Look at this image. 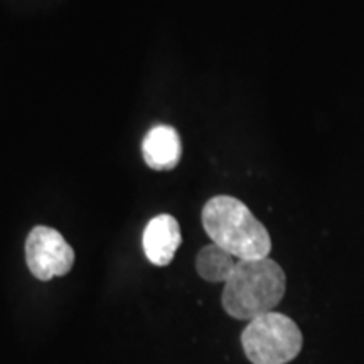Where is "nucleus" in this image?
<instances>
[{
	"instance_id": "f257e3e1",
	"label": "nucleus",
	"mask_w": 364,
	"mask_h": 364,
	"mask_svg": "<svg viewBox=\"0 0 364 364\" xmlns=\"http://www.w3.org/2000/svg\"><path fill=\"white\" fill-rule=\"evenodd\" d=\"M201 220L213 243L236 260H258L270 253L272 240L265 225L240 199L215 196L204 204Z\"/></svg>"
},
{
	"instance_id": "f03ea898",
	"label": "nucleus",
	"mask_w": 364,
	"mask_h": 364,
	"mask_svg": "<svg viewBox=\"0 0 364 364\" xmlns=\"http://www.w3.org/2000/svg\"><path fill=\"white\" fill-rule=\"evenodd\" d=\"M287 289L285 272L272 258L238 260L225 282L223 309L238 321H253L273 312Z\"/></svg>"
},
{
	"instance_id": "7ed1b4c3",
	"label": "nucleus",
	"mask_w": 364,
	"mask_h": 364,
	"mask_svg": "<svg viewBox=\"0 0 364 364\" xmlns=\"http://www.w3.org/2000/svg\"><path fill=\"white\" fill-rule=\"evenodd\" d=\"M302 332L290 317L268 312L250 321L241 332V346L253 364H287L302 349Z\"/></svg>"
},
{
	"instance_id": "20e7f679",
	"label": "nucleus",
	"mask_w": 364,
	"mask_h": 364,
	"mask_svg": "<svg viewBox=\"0 0 364 364\" xmlns=\"http://www.w3.org/2000/svg\"><path fill=\"white\" fill-rule=\"evenodd\" d=\"M26 262L36 279L49 282L70 273L75 263V250L58 230L36 226L26 240Z\"/></svg>"
},
{
	"instance_id": "39448f33",
	"label": "nucleus",
	"mask_w": 364,
	"mask_h": 364,
	"mask_svg": "<svg viewBox=\"0 0 364 364\" xmlns=\"http://www.w3.org/2000/svg\"><path fill=\"white\" fill-rule=\"evenodd\" d=\"M182 243L179 223L171 215L152 218L145 226L142 247L147 260L156 267H167Z\"/></svg>"
},
{
	"instance_id": "423d86ee",
	"label": "nucleus",
	"mask_w": 364,
	"mask_h": 364,
	"mask_svg": "<svg viewBox=\"0 0 364 364\" xmlns=\"http://www.w3.org/2000/svg\"><path fill=\"white\" fill-rule=\"evenodd\" d=\"M144 161L154 171H172L182 156V142L171 125H157L149 130L142 142Z\"/></svg>"
},
{
	"instance_id": "0eeeda50",
	"label": "nucleus",
	"mask_w": 364,
	"mask_h": 364,
	"mask_svg": "<svg viewBox=\"0 0 364 364\" xmlns=\"http://www.w3.org/2000/svg\"><path fill=\"white\" fill-rule=\"evenodd\" d=\"M236 258L226 250L211 243L201 248L196 257V270L203 280L211 284H225L236 265Z\"/></svg>"
}]
</instances>
